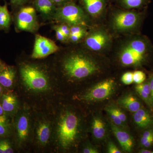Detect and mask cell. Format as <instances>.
<instances>
[{"mask_svg":"<svg viewBox=\"0 0 153 153\" xmlns=\"http://www.w3.org/2000/svg\"><path fill=\"white\" fill-rule=\"evenodd\" d=\"M152 47L146 38L137 36L127 41L121 47L119 59L125 66H140L146 61Z\"/></svg>","mask_w":153,"mask_h":153,"instance_id":"cell-1","label":"cell"},{"mask_svg":"<svg viewBox=\"0 0 153 153\" xmlns=\"http://www.w3.org/2000/svg\"><path fill=\"white\" fill-rule=\"evenodd\" d=\"M63 69L66 75L72 79H80L91 76L98 71L95 60L82 54H72L64 60Z\"/></svg>","mask_w":153,"mask_h":153,"instance_id":"cell-2","label":"cell"},{"mask_svg":"<svg viewBox=\"0 0 153 153\" xmlns=\"http://www.w3.org/2000/svg\"><path fill=\"white\" fill-rule=\"evenodd\" d=\"M79 120L76 115L71 111L63 113L57 125V137L58 143L63 149L74 145L79 134Z\"/></svg>","mask_w":153,"mask_h":153,"instance_id":"cell-3","label":"cell"},{"mask_svg":"<svg viewBox=\"0 0 153 153\" xmlns=\"http://www.w3.org/2000/svg\"><path fill=\"white\" fill-rule=\"evenodd\" d=\"M21 77L24 83L30 90L41 92L49 87V80L47 75L35 65L24 64L20 68Z\"/></svg>","mask_w":153,"mask_h":153,"instance_id":"cell-4","label":"cell"},{"mask_svg":"<svg viewBox=\"0 0 153 153\" xmlns=\"http://www.w3.org/2000/svg\"><path fill=\"white\" fill-rule=\"evenodd\" d=\"M54 19L58 22L71 26L85 25L86 17L81 7L73 1L57 8Z\"/></svg>","mask_w":153,"mask_h":153,"instance_id":"cell-5","label":"cell"},{"mask_svg":"<svg viewBox=\"0 0 153 153\" xmlns=\"http://www.w3.org/2000/svg\"><path fill=\"white\" fill-rule=\"evenodd\" d=\"M16 25L20 31L30 33L37 31L39 25L35 7L27 6L20 9L16 18Z\"/></svg>","mask_w":153,"mask_h":153,"instance_id":"cell-6","label":"cell"},{"mask_svg":"<svg viewBox=\"0 0 153 153\" xmlns=\"http://www.w3.org/2000/svg\"><path fill=\"white\" fill-rule=\"evenodd\" d=\"M141 16L133 11H121L117 13L113 18L114 27L120 31L133 30L140 23Z\"/></svg>","mask_w":153,"mask_h":153,"instance_id":"cell-7","label":"cell"},{"mask_svg":"<svg viewBox=\"0 0 153 153\" xmlns=\"http://www.w3.org/2000/svg\"><path fill=\"white\" fill-rule=\"evenodd\" d=\"M115 82L113 79H108L99 82L85 94L83 99L86 101H102L108 98L113 93Z\"/></svg>","mask_w":153,"mask_h":153,"instance_id":"cell-8","label":"cell"},{"mask_svg":"<svg viewBox=\"0 0 153 153\" xmlns=\"http://www.w3.org/2000/svg\"><path fill=\"white\" fill-rule=\"evenodd\" d=\"M58 49V47L54 41L37 35L35 38L32 57L34 59L44 58L55 53Z\"/></svg>","mask_w":153,"mask_h":153,"instance_id":"cell-9","label":"cell"},{"mask_svg":"<svg viewBox=\"0 0 153 153\" xmlns=\"http://www.w3.org/2000/svg\"><path fill=\"white\" fill-rule=\"evenodd\" d=\"M108 34L102 30H97L89 34L86 38L85 44L88 49L99 51L104 49L110 42Z\"/></svg>","mask_w":153,"mask_h":153,"instance_id":"cell-10","label":"cell"},{"mask_svg":"<svg viewBox=\"0 0 153 153\" xmlns=\"http://www.w3.org/2000/svg\"><path fill=\"white\" fill-rule=\"evenodd\" d=\"M17 137L19 145L25 143L30 135V120L27 114H23L19 117L16 124Z\"/></svg>","mask_w":153,"mask_h":153,"instance_id":"cell-11","label":"cell"},{"mask_svg":"<svg viewBox=\"0 0 153 153\" xmlns=\"http://www.w3.org/2000/svg\"><path fill=\"white\" fill-rule=\"evenodd\" d=\"M111 128L115 136L120 144L124 151L131 152L134 147V141L132 137L126 131L120 128L114 124H110Z\"/></svg>","mask_w":153,"mask_h":153,"instance_id":"cell-12","label":"cell"},{"mask_svg":"<svg viewBox=\"0 0 153 153\" xmlns=\"http://www.w3.org/2000/svg\"><path fill=\"white\" fill-rule=\"evenodd\" d=\"M34 5L35 8L40 13L44 19L54 18L57 7L51 0H35Z\"/></svg>","mask_w":153,"mask_h":153,"instance_id":"cell-13","label":"cell"},{"mask_svg":"<svg viewBox=\"0 0 153 153\" xmlns=\"http://www.w3.org/2000/svg\"><path fill=\"white\" fill-rule=\"evenodd\" d=\"M133 119L135 123L141 128L145 129L153 125V117L149 111L140 108L134 113Z\"/></svg>","mask_w":153,"mask_h":153,"instance_id":"cell-14","label":"cell"},{"mask_svg":"<svg viewBox=\"0 0 153 153\" xmlns=\"http://www.w3.org/2000/svg\"><path fill=\"white\" fill-rule=\"evenodd\" d=\"M16 72L15 68L11 66H4L0 68V84L6 88L13 86Z\"/></svg>","mask_w":153,"mask_h":153,"instance_id":"cell-15","label":"cell"},{"mask_svg":"<svg viewBox=\"0 0 153 153\" xmlns=\"http://www.w3.org/2000/svg\"><path fill=\"white\" fill-rule=\"evenodd\" d=\"M36 134L40 144L43 146L47 145L51 135V128L49 123L46 121L41 122L37 126Z\"/></svg>","mask_w":153,"mask_h":153,"instance_id":"cell-16","label":"cell"},{"mask_svg":"<svg viewBox=\"0 0 153 153\" xmlns=\"http://www.w3.org/2000/svg\"><path fill=\"white\" fill-rule=\"evenodd\" d=\"M105 0H81L85 10L93 16L101 13L105 7Z\"/></svg>","mask_w":153,"mask_h":153,"instance_id":"cell-17","label":"cell"},{"mask_svg":"<svg viewBox=\"0 0 153 153\" xmlns=\"http://www.w3.org/2000/svg\"><path fill=\"white\" fill-rule=\"evenodd\" d=\"M118 104L130 112H135L141 108L140 102L134 95L128 94L118 100Z\"/></svg>","mask_w":153,"mask_h":153,"instance_id":"cell-18","label":"cell"},{"mask_svg":"<svg viewBox=\"0 0 153 153\" xmlns=\"http://www.w3.org/2000/svg\"><path fill=\"white\" fill-rule=\"evenodd\" d=\"M91 128L93 135L96 139H102L106 135V126L101 118L97 117L94 118Z\"/></svg>","mask_w":153,"mask_h":153,"instance_id":"cell-19","label":"cell"},{"mask_svg":"<svg viewBox=\"0 0 153 153\" xmlns=\"http://www.w3.org/2000/svg\"><path fill=\"white\" fill-rule=\"evenodd\" d=\"M1 106L4 112L12 113L17 108L18 100L12 94H4L1 99Z\"/></svg>","mask_w":153,"mask_h":153,"instance_id":"cell-20","label":"cell"},{"mask_svg":"<svg viewBox=\"0 0 153 153\" xmlns=\"http://www.w3.org/2000/svg\"><path fill=\"white\" fill-rule=\"evenodd\" d=\"M11 25V17L8 10L7 4H0V30L7 31Z\"/></svg>","mask_w":153,"mask_h":153,"instance_id":"cell-21","label":"cell"},{"mask_svg":"<svg viewBox=\"0 0 153 153\" xmlns=\"http://www.w3.org/2000/svg\"><path fill=\"white\" fill-rule=\"evenodd\" d=\"M124 8L128 9H139L146 5L149 0H117Z\"/></svg>","mask_w":153,"mask_h":153,"instance_id":"cell-22","label":"cell"},{"mask_svg":"<svg viewBox=\"0 0 153 153\" xmlns=\"http://www.w3.org/2000/svg\"><path fill=\"white\" fill-rule=\"evenodd\" d=\"M10 124L7 118L4 115H0V136H7L10 133Z\"/></svg>","mask_w":153,"mask_h":153,"instance_id":"cell-23","label":"cell"},{"mask_svg":"<svg viewBox=\"0 0 153 153\" xmlns=\"http://www.w3.org/2000/svg\"><path fill=\"white\" fill-rule=\"evenodd\" d=\"M105 110L108 114L109 116V117L112 121L113 123L120 127H123L124 126L123 123L120 119L119 118L116 114L112 106L106 107Z\"/></svg>","mask_w":153,"mask_h":153,"instance_id":"cell-24","label":"cell"},{"mask_svg":"<svg viewBox=\"0 0 153 153\" xmlns=\"http://www.w3.org/2000/svg\"><path fill=\"white\" fill-rule=\"evenodd\" d=\"M135 89L137 93L140 97L150 107L153 106V103L152 101V97L150 94H149L146 92H145L139 88L135 86Z\"/></svg>","mask_w":153,"mask_h":153,"instance_id":"cell-25","label":"cell"},{"mask_svg":"<svg viewBox=\"0 0 153 153\" xmlns=\"http://www.w3.org/2000/svg\"><path fill=\"white\" fill-rule=\"evenodd\" d=\"M146 79V74L143 71H136L133 72V82L137 84L143 83Z\"/></svg>","mask_w":153,"mask_h":153,"instance_id":"cell-26","label":"cell"},{"mask_svg":"<svg viewBox=\"0 0 153 153\" xmlns=\"http://www.w3.org/2000/svg\"><path fill=\"white\" fill-rule=\"evenodd\" d=\"M122 82L125 85H130L133 82V72H127L121 77Z\"/></svg>","mask_w":153,"mask_h":153,"instance_id":"cell-27","label":"cell"},{"mask_svg":"<svg viewBox=\"0 0 153 153\" xmlns=\"http://www.w3.org/2000/svg\"><path fill=\"white\" fill-rule=\"evenodd\" d=\"M57 26L66 38L67 39L69 38L70 35V27L69 25L65 23H63L59 26Z\"/></svg>","mask_w":153,"mask_h":153,"instance_id":"cell-28","label":"cell"},{"mask_svg":"<svg viewBox=\"0 0 153 153\" xmlns=\"http://www.w3.org/2000/svg\"><path fill=\"white\" fill-rule=\"evenodd\" d=\"M2 145L4 153H13V150L11 146L10 143L7 140H0Z\"/></svg>","mask_w":153,"mask_h":153,"instance_id":"cell-29","label":"cell"},{"mask_svg":"<svg viewBox=\"0 0 153 153\" xmlns=\"http://www.w3.org/2000/svg\"><path fill=\"white\" fill-rule=\"evenodd\" d=\"M153 135V129L149 130L146 131L143 134L142 136L140 139V144L142 146L146 142L148 139H149L152 135Z\"/></svg>","mask_w":153,"mask_h":153,"instance_id":"cell-30","label":"cell"},{"mask_svg":"<svg viewBox=\"0 0 153 153\" xmlns=\"http://www.w3.org/2000/svg\"><path fill=\"white\" fill-rule=\"evenodd\" d=\"M113 107L115 112L118 117L124 123H125L127 120L126 116V115L125 114L118 108L114 106H113Z\"/></svg>","mask_w":153,"mask_h":153,"instance_id":"cell-31","label":"cell"},{"mask_svg":"<svg viewBox=\"0 0 153 153\" xmlns=\"http://www.w3.org/2000/svg\"><path fill=\"white\" fill-rule=\"evenodd\" d=\"M85 35V31L75 34H70L69 38L71 42L76 43L83 38Z\"/></svg>","mask_w":153,"mask_h":153,"instance_id":"cell-32","label":"cell"},{"mask_svg":"<svg viewBox=\"0 0 153 153\" xmlns=\"http://www.w3.org/2000/svg\"><path fill=\"white\" fill-rule=\"evenodd\" d=\"M108 152L109 153H121L118 148L112 142H109L108 144Z\"/></svg>","mask_w":153,"mask_h":153,"instance_id":"cell-33","label":"cell"},{"mask_svg":"<svg viewBox=\"0 0 153 153\" xmlns=\"http://www.w3.org/2000/svg\"><path fill=\"white\" fill-rule=\"evenodd\" d=\"M81 25H74L70 27V34H75L84 32L85 30Z\"/></svg>","mask_w":153,"mask_h":153,"instance_id":"cell-34","label":"cell"},{"mask_svg":"<svg viewBox=\"0 0 153 153\" xmlns=\"http://www.w3.org/2000/svg\"><path fill=\"white\" fill-rule=\"evenodd\" d=\"M54 30L56 33V36L57 39L58 41H66L67 38H66L64 35H63L61 30H60L58 26H55L54 27Z\"/></svg>","mask_w":153,"mask_h":153,"instance_id":"cell-35","label":"cell"},{"mask_svg":"<svg viewBox=\"0 0 153 153\" xmlns=\"http://www.w3.org/2000/svg\"><path fill=\"white\" fill-rule=\"evenodd\" d=\"M52 2L56 6H59L63 5L65 4L72 1L73 0H51Z\"/></svg>","mask_w":153,"mask_h":153,"instance_id":"cell-36","label":"cell"},{"mask_svg":"<svg viewBox=\"0 0 153 153\" xmlns=\"http://www.w3.org/2000/svg\"><path fill=\"white\" fill-rule=\"evenodd\" d=\"M29 0H10L11 4L13 6L18 7L22 5L27 3Z\"/></svg>","mask_w":153,"mask_h":153,"instance_id":"cell-37","label":"cell"},{"mask_svg":"<svg viewBox=\"0 0 153 153\" xmlns=\"http://www.w3.org/2000/svg\"><path fill=\"white\" fill-rule=\"evenodd\" d=\"M84 153H98L99 151L96 148L93 147L88 146L84 148L83 150Z\"/></svg>","mask_w":153,"mask_h":153,"instance_id":"cell-38","label":"cell"},{"mask_svg":"<svg viewBox=\"0 0 153 153\" xmlns=\"http://www.w3.org/2000/svg\"><path fill=\"white\" fill-rule=\"evenodd\" d=\"M153 143V135L146 141V143L143 145V146L145 148H149L152 145Z\"/></svg>","mask_w":153,"mask_h":153,"instance_id":"cell-39","label":"cell"},{"mask_svg":"<svg viewBox=\"0 0 153 153\" xmlns=\"http://www.w3.org/2000/svg\"><path fill=\"white\" fill-rule=\"evenodd\" d=\"M149 83V84L150 87L151 96L153 103V75H152L150 78Z\"/></svg>","mask_w":153,"mask_h":153,"instance_id":"cell-40","label":"cell"},{"mask_svg":"<svg viewBox=\"0 0 153 153\" xmlns=\"http://www.w3.org/2000/svg\"><path fill=\"white\" fill-rule=\"evenodd\" d=\"M139 153H153V152L152 151L149 150L147 149H143L140 150L139 151Z\"/></svg>","mask_w":153,"mask_h":153,"instance_id":"cell-41","label":"cell"},{"mask_svg":"<svg viewBox=\"0 0 153 153\" xmlns=\"http://www.w3.org/2000/svg\"><path fill=\"white\" fill-rule=\"evenodd\" d=\"M4 112L3 110L2 107L1 105L0 104V115L4 114Z\"/></svg>","mask_w":153,"mask_h":153,"instance_id":"cell-42","label":"cell"},{"mask_svg":"<svg viewBox=\"0 0 153 153\" xmlns=\"http://www.w3.org/2000/svg\"><path fill=\"white\" fill-rule=\"evenodd\" d=\"M0 153H4V149L1 141H0Z\"/></svg>","mask_w":153,"mask_h":153,"instance_id":"cell-43","label":"cell"},{"mask_svg":"<svg viewBox=\"0 0 153 153\" xmlns=\"http://www.w3.org/2000/svg\"><path fill=\"white\" fill-rule=\"evenodd\" d=\"M2 85L0 84V94L1 93L2 91Z\"/></svg>","mask_w":153,"mask_h":153,"instance_id":"cell-44","label":"cell"},{"mask_svg":"<svg viewBox=\"0 0 153 153\" xmlns=\"http://www.w3.org/2000/svg\"><path fill=\"white\" fill-rule=\"evenodd\" d=\"M4 66V65H3L2 63L1 62V60H0V68H1V67Z\"/></svg>","mask_w":153,"mask_h":153,"instance_id":"cell-45","label":"cell"}]
</instances>
